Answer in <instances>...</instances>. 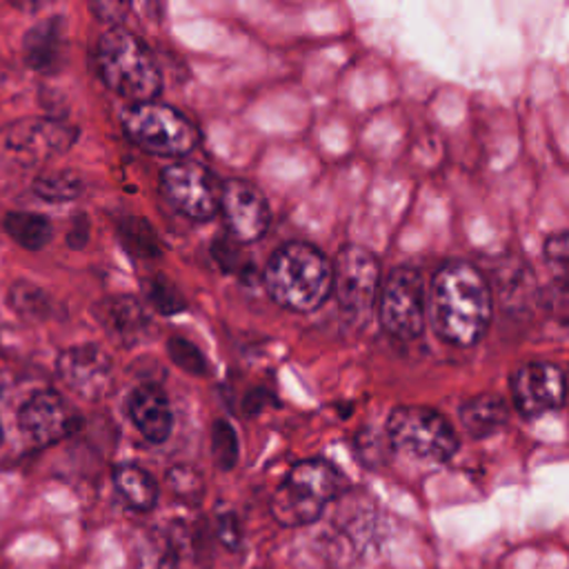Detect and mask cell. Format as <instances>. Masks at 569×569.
<instances>
[{"label":"cell","mask_w":569,"mask_h":569,"mask_svg":"<svg viewBox=\"0 0 569 569\" xmlns=\"http://www.w3.org/2000/svg\"><path fill=\"white\" fill-rule=\"evenodd\" d=\"M220 209L233 240L249 244L264 238L271 211L267 198L256 184L242 178L224 180L220 187Z\"/></svg>","instance_id":"cell-12"},{"label":"cell","mask_w":569,"mask_h":569,"mask_svg":"<svg viewBox=\"0 0 569 569\" xmlns=\"http://www.w3.org/2000/svg\"><path fill=\"white\" fill-rule=\"evenodd\" d=\"M113 487L136 511H151L158 502V485L153 476L133 462H122L113 469Z\"/></svg>","instance_id":"cell-19"},{"label":"cell","mask_w":569,"mask_h":569,"mask_svg":"<svg viewBox=\"0 0 569 569\" xmlns=\"http://www.w3.org/2000/svg\"><path fill=\"white\" fill-rule=\"evenodd\" d=\"M4 231L7 236L20 244L22 249L29 251H38L42 247H47L53 238V227L51 220L44 218L42 213H33V211H9L4 216Z\"/></svg>","instance_id":"cell-20"},{"label":"cell","mask_w":569,"mask_h":569,"mask_svg":"<svg viewBox=\"0 0 569 569\" xmlns=\"http://www.w3.org/2000/svg\"><path fill=\"white\" fill-rule=\"evenodd\" d=\"M378 316L387 333L400 340H413L425 331L427 287L413 267H396L380 287Z\"/></svg>","instance_id":"cell-7"},{"label":"cell","mask_w":569,"mask_h":569,"mask_svg":"<svg viewBox=\"0 0 569 569\" xmlns=\"http://www.w3.org/2000/svg\"><path fill=\"white\" fill-rule=\"evenodd\" d=\"M82 420L69 409L60 393L51 389H42L31 393L20 411H18V427L20 431L40 447L60 442L78 431Z\"/></svg>","instance_id":"cell-13"},{"label":"cell","mask_w":569,"mask_h":569,"mask_svg":"<svg viewBox=\"0 0 569 569\" xmlns=\"http://www.w3.org/2000/svg\"><path fill=\"white\" fill-rule=\"evenodd\" d=\"M565 373L551 362H527L511 376V398L525 418H538L562 407Z\"/></svg>","instance_id":"cell-14"},{"label":"cell","mask_w":569,"mask_h":569,"mask_svg":"<svg viewBox=\"0 0 569 569\" xmlns=\"http://www.w3.org/2000/svg\"><path fill=\"white\" fill-rule=\"evenodd\" d=\"M60 380L82 400L98 402L109 396L113 385V362L98 345H73L56 360Z\"/></svg>","instance_id":"cell-11"},{"label":"cell","mask_w":569,"mask_h":569,"mask_svg":"<svg viewBox=\"0 0 569 569\" xmlns=\"http://www.w3.org/2000/svg\"><path fill=\"white\" fill-rule=\"evenodd\" d=\"M93 313L109 338L120 347L140 345L153 331V322L144 302L127 293L102 298L93 307Z\"/></svg>","instance_id":"cell-15"},{"label":"cell","mask_w":569,"mask_h":569,"mask_svg":"<svg viewBox=\"0 0 569 569\" xmlns=\"http://www.w3.org/2000/svg\"><path fill=\"white\" fill-rule=\"evenodd\" d=\"M31 189L44 202L60 204V202H71V200L80 198L84 184H82V178L76 171H71V169H53V171L40 173L33 180Z\"/></svg>","instance_id":"cell-21"},{"label":"cell","mask_w":569,"mask_h":569,"mask_svg":"<svg viewBox=\"0 0 569 569\" xmlns=\"http://www.w3.org/2000/svg\"><path fill=\"white\" fill-rule=\"evenodd\" d=\"M7 305L22 318L31 320H44L53 311V300L44 289H40L33 282L18 280L7 291Z\"/></svg>","instance_id":"cell-23"},{"label":"cell","mask_w":569,"mask_h":569,"mask_svg":"<svg viewBox=\"0 0 569 569\" xmlns=\"http://www.w3.org/2000/svg\"><path fill=\"white\" fill-rule=\"evenodd\" d=\"M345 487L340 471L320 458L296 462L271 496V516L282 527H302L320 518Z\"/></svg>","instance_id":"cell-4"},{"label":"cell","mask_w":569,"mask_h":569,"mask_svg":"<svg viewBox=\"0 0 569 569\" xmlns=\"http://www.w3.org/2000/svg\"><path fill=\"white\" fill-rule=\"evenodd\" d=\"M96 67L102 82L133 104L153 102L162 89V73L151 51L124 27H111L98 38Z\"/></svg>","instance_id":"cell-3"},{"label":"cell","mask_w":569,"mask_h":569,"mask_svg":"<svg viewBox=\"0 0 569 569\" xmlns=\"http://www.w3.org/2000/svg\"><path fill=\"white\" fill-rule=\"evenodd\" d=\"M491 291L469 262L449 260L427 287V320L436 336L453 347L476 345L491 322Z\"/></svg>","instance_id":"cell-1"},{"label":"cell","mask_w":569,"mask_h":569,"mask_svg":"<svg viewBox=\"0 0 569 569\" xmlns=\"http://www.w3.org/2000/svg\"><path fill=\"white\" fill-rule=\"evenodd\" d=\"M127 413L133 427L153 445L169 438L173 427V411L167 393L156 382L138 385L127 398Z\"/></svg>","instance_id":"cell-16"},{"label":"cell","mask_w":569,"mask_h":569,"mask_svg":"<svg viewBox=\"0 0 569 569\" xmlns=\"http://www.w3.org/2000/svg\"><path fill=\"white\" fill-rule=\"evenodd\" d=\"M89 240V218L84 213H78L69 227V233H67V244L71 249H82Z\"/></svg>","instance_id":"cell-31"},{"label":"cell","mask_w":569,"mask_h":569,"mask_svg":"<svg viewBox=\"0 0 569 569\" xmlns=\"http://www.w3.org/2000/svg\"><path fill=\"white\" fill-rule=\"evenodd\" d=\"M24 62L40 71L51 73L58 69L64 49V20L60 16H51L33 24L22 40Z\"/></svg>","instance_id":"cell-17"},{"label":"cell","mask_w":569,"mask_h":569,"mask_svg":"<svg viewBox=\"0 0 569 569\" xmlns=\"http://www.w3.org/2000/svg\"><path fill=\"white\" fill-rule=\"evenodd\" d=\"M387 436L393 449L431 462H445L458 449L456 429L429 407H396L387 418Z\"/></svg>","instance_id":"cell-6"},{"label":"cell","mask_w":569,"mask_h":569,"mask_svg":"<svg viewBox=\"0 0 569 569\" xmlns=\"http://www.w3.org/2000/svg\"><path fill=\"white\" fill-rule=\"evenodd\" d=\"M122 127L140 149L164 158H184L200 142L198 127L184 113L156 100L131 104Z\"/></svg>","instance_id":"cell-5"},{"label":"cell","mask_w":569,"mask_h":569,"mask_svg":"<svg viewBox=\"0 0 569 569\" xmlns=\"http://www.w3.org/2000/svg\"><path fill=\"white\" fill-rule=\"evenodd\" d=\"M167 485L184 502H200L204 496V482L200 473L187 465H173L167 471Z\"/></svg>","instance_id":"cell-28"},{"label":"cell","mask_w":569,"mask_h":569,"mask_svg":"<svg viewBox=\"0 0 569 569\" xmlns=\"http://www.w3.org/2000/svg\"><path fill=\"white\" fill-rule=\"evenodd\" d=\"M264 289L276 305L309 313L333 291V264L309 242H287L264 267Z\"/></svg>","instance_id":"cell-2"},{"label":"cell","mask_w":569,"mask_h":569,"mask_svg":"<svg viewBox=\"0 0 569 569\" xmlns=\"http://www.w3.org/2000/svg\"><path fill=\"white\" fill-rule=\"evenodd\" d=\"M142 289H144L147 302H149L158 313H162V316L180 313V311L187 309V302H184L180 289H178L171 280H167V278H162V276H151V278H147L144 284H142Z\"/></svg>","instance_id":"cell-25"},{"label":"cell","mask_w":569,"mask_h":569,"mask_svg":"<svg viewBox=\"0 0 569 569\" xmlns=\"http://www.w3.org/2000/svg\"><path fill=\"white\" fill-rule=\"evenodd\" d=\"M0 445H2V425H0Z\"/></svg>","instance_id":"cell-32"},{"label":"cell","mask_w":569,"mask_h":569,"mask_svg":"<svg viewBox=\"0 0 569 569\" xmlns=\"http://www.w3.org/2000/svg\"><path fill=\"white\" fill-rule=\"evenodd\" d=\"M76 124L53 118H22L13 122L2 138L7 158L20 167H38L49 158L62 156L78 140Z\"/></svg>","instance_id":"cell-9"},{"label":"cell","mask_w":569,"mask_h":569,"mask_svg":"<svg viewBox=\"0 0 569 569\" xmlns=\"http://www.w3.org/2000/svg\"><path fill=\"white\" fill-rule=\"evenodd\" d=\"M118 236L122 244L138 258L151 260L162 256V244L156 236V229L140 216L118 218Z\"/></svg>","instance_id":"cell-22"},{"label":"cell","mask_w":569,"mask_h":569,"mask_svg":"<svg viewBox=\"0 0 569 569\" xmlns=\"http://www.w3.org/2000/svg\"><path fill=\"white\" fill-rule=\"evenodd\" d=\"M460 422L465 431L473 438H485L496 433L507 422V405L493 393H480L460 405Z\"/></svg>","instance_id":"cell-18"},{"label":"cell","mask_w":569,"mask_h":569,"mask_svg":"<svg viewBox=\"0 0 569 569\" xmlns=\"http://www.w3.org/2000/svg\"><path fill=\"white\" fill-rule=\"evenodd\" d=\"M164 200L182 216L204 222L220 209V189L211 171L193 160H178L160 171Z\"/></svg>","instance_id":"cell-10"},{"label":"cell","mask_w":569,"mask_h":569,"mask_svg":"<svg viewBox=\"0 0 569 569\" xmlns=\"http://www.w3.org/2000/svg\"><path fill=\"white\" fill-rule=\"evenodd\" d=\"M211 453H213L216 467L222 471H231L238 462V456H240L238 433L227 418H218L211 427Z\"/></svg>","instance_id":"cell-24"},{"label":"cell","mask_w":569,"mask_h":569,"mask_svg":"<svg viewBox=\"0 0 569 569\" xmlns=\"http://www.w3.org/2000/svg\"><path fill=\"white\" fill-rule=\"evenodd\" d=\"M131 4L129 2H98V4H91V11L104 20V22H113V27H118L116 22H120L127 13H129Z\"/></svg>","instance_id":"cell-30"},{"label":"cell","mask_w":569,"mask_h":569,"mask_svg":"<svg viewBox=\"0 0 569 569\" xmlns=\"http://www.w3.org/2000/svg\"><path fill=\"white\" fill-rule=\"evenodd\" d=\"M545 260L556 284L569 296V231H560L547 238Z\"/></svg>","instance_id":"cell-26"},{"label":"cell","mask_w":569,"mask_h":569,"mask_svg":"<svg viewBox=\"0 0 569 569\" xmlns=\"http://www.w3.org/2000/svg\"><path fill=\"white\" fill-rule=\"evenodd\" d=\"M216 536L222 547L236 551L242 545V531L238 525V518L233 513H218L216 518Z\"/></svg>","instance_id":"cell-29"},{"label":"cell","mask_w":569,"mask_h":569,"mask_svg":"<svg viewBox=\"0 0 569 569\" xmlns=\"http://www.w3.org/2000/svg\"><path fill=\"white\" fill-rule=\"evenodd\" d=\"M380 262L365 247H342L333 262V293L340 311L358 320L371 311L380 296Z\"/></svg>","instance_id":"cell-8"},{"label":"cell","mask_w":569,"mask_h":569,"mask_svg":"<svg viewBox=\"0 0 569 569\" xmlns=\"http://www.w3.org/2000/svg\"><path fill=\"white\" fill-rule=\"evenodd\" d=\"M167 353L178 369H182L191 376H207V371H209V365H207V358L202 356V351L191 340H187L182 336H173L167 340Z\"/></svg>","instance_id":"cell-27"}]
</instances>
